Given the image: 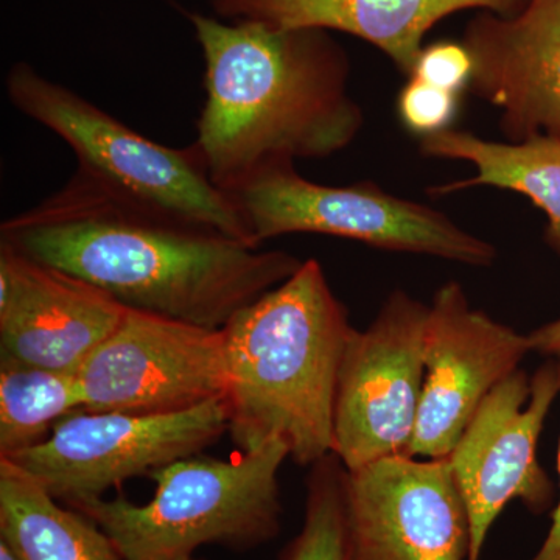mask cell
<instances>
[{"instance_id": "1", "label": "cell", "mask_w": 560, "mask_h": 560, "mask_svg": "<svg viewBox=\"0 0 560 560\" xmlns=\"http://www.w3.org/2000/svg\"><path fill=\"white\" fill-rule=\"evenodd\" d=\"M0 243L91 283L128 311L208 329H223L304 261L132 200L80 171L35 208L2 221Z\"/></svg>"}, {"instance_id": "2", "label": "cell", "mask_w": 560, "mask_h": 560, "mask_svg": "<svg viewBox=\"0 0 560 560\" xmlns=\"http://www.w3.org/2000/svg\"><path fill=\"white\" fill-rule=\"evenodd\" d=\"M189 20L205 58L194 145L221 190L268 165L331 156L360 135L348 54L330 32L198 13Z\"/></svg>"}, {"instance_id": "3", "label": "cell", "mask_w": 560, "mask_h": 560, "mask_svg": "<svg viewBox=\"0 0 560 560\" xmlns=\"http://www.w3.org/2000/svg\"><path fill=\"white\" fill-rule=\"evenodd\" d=\"M353 330L315 259L223 327L228 433L241 452L280 441L311 467L334 455L338 375Z\"/></svg>"}, {"instance_id": "4", "label": "cell", "mask_w": 560, "mask_h": 560, "mask_svg": "<svg viewBox=\"0 0 560 560\" xmlns=\"http://www.w3.org/2000/svg\"><path fill=\"white\" fill-rule=\"evenodd\" d=\"M289 458L280 441L234 459L187 456L151 471L156 490L147 503L119 495L73 510L90 515L124 560L186 559L205 545L249 551L282 529L279 471Z\"/></svg>"}, {"instance_id": "5", "label": "cell", "mask_w": 560, "mask_h": 560, "mask_svg": "<svg viewBox=\"0 0 560 560\" xmlns=\"http://www.w3.org/2000/svg\"><path fill=\"white\" fill-rule=\"evenodd\" d=\"M5 90L14 108L68 143L77 171L132 200L259 246L237 205L209 178L197 147L161 145L28 62L9 70Z\"/></svg>"}, {"instance_id": "6", "label": "cell", "mask_w": 560, "mask_h": 560, "mask_svg": "<svg viewBox=\"0 0 560 560\" xmlns=\"http://www.w3.org/2000/svg\"><path fill=\"white\" fill-rule=\"evenodd\" d=\"M228 195L259 246L280 235L319 234L469 267H492L497 260L492 243L464 231L444 212L388 194L372 180L326 186L302 178L294 162H279Z\"/></svg>"}, {"instance_id": "7", "label": "cell", "mask_w": 560, "mask_h": 560, "mask_svg": "<svg viewBox=\"0 0 560 560\" xmlns=\"http://www.w3.org/2000/svg\"><path fill=\"white\" fill-rule=\"evenodd\" d=\"M228 405L209 401L165 416L81 410L35 447L9 456L60 503L79 508L105 499L131 478L200 455L228 433Z\"/></svg>"}, {"instance_id": "8", "label": "cell", "mask_w": 560, "mask_h": 560, "mask_svg": "<svg viewBox=\"0 0 560 560\" xmlns=\"http://www.w3.org/2000/svg\"><path fill=\"white\" fill-rule=\"evenodd\" d=\"M429 305L396 290L364 330H353L335 397V452L348 470L407 455L422 399Z\"/></svg>"}, {"instance_id": "9", "label": "cell", "mask_w": 560, "mask_h": 560, "mask_svg": "<svg viewBox=\"0 0 560 560\" xmlns=\"http://www.w3.org/2000/svg\"><path fill=\"white\" fill-rule=\"evenodd\" d=\"M84 410L165 416L228 393L223 329L127 311L79 372Z\"/></svg>"}, {"instance_id": "10", "label": "cell", "mask_w": 560, "mask_h": 560, "mask_svg": "<svg viewBox=\"0 0 560 560\" xmlns=\"http://www.w3.org/2000/svg\"><path fill=\"white\" fill-rule=\"evenodd\" d=\"M559 393V363L544 364L530 381L515 371L486 397L447 456L469 517V560H481L490 528L512 500L533 514L550 510L555 488L537 460V442Z\"/></svg>"}, {"instance_id": "11", "label": "cell", "mask_w": 560, "mask_h": 560, "mask_svg": "<svg viewBox=\"0 0 560 560\" xmlns=\"http://www.w3.org/2000/svg\"><path fill=\"white\" fill-rule=\"evenodd\" d=\"M352 560H469L466 504L448 458L389 456L346 469Z\"/></svg>"}, {"instance_id": "12", "label": "cell", "mask_w": 560, "mask_h": 560, "mask_svg": "<svg viewBox=\"0 0 560 560\" xmlns=\"http://www.w3.org/2000/svg\"><path fill=\"white\" fill-rule=\"evenodd\" d=\"M528 352V335L471 307L459 282L444 283L429 305L425 377L408 456L447 458L486 397Z\"/></svg>"}, {"instance_id": "13", "label": "cell", "mask_w": 560, "mask_h": 560, "mask_svg": "<svg viewBox=\"0 0 560 560\" xmlns=\"http://www.w3.org/2000/svg\"><path fill=\"white\" fill-rule=\"evenodd\" d=\"M128 308L0 243V364L79 375Z\"/></svg>"}, {"instance_id": "14", "label": "cell", "mask_w": 560, "mask_h": 560, "mask_svg": "<svg viewBox=\"0 0 560 560\" xmlns=\"http://www.w3.org/2000/svg\"><path fill=\"white\" fill-rule=\"evenodd\" d=\"M469 90L501 110L508 142L560 139V0H529L514 16L481 11L467 24Z\"/></svg>"}, {"instance_id": "15", "label": "cell", "mask_w": 560, "mask_h": 560, "mask_svg": "<svg viewBox=\"0 0 560 560\" xmlns=\"http://www.w3.org/2000/svg\"><path fill=\"white\" fill-rule=\"evenodd\" d=\"M529 0H213L223 20L254 21L279 28L341 32L388 55L408 79L427 33L464 10L514 16Z\"/></svg>"}, {"instance_id": "16", "label": "cell", "mask_w": 560, "mask_h": 560, "mask_svg": "<svg viewBox=\"0 0 560 560\" xmlns=\"http://www.w3.org/2000/svg\"><path fill=\"white\" fill-rule=\"evenodd\" d=\"M419 150L425 156L470 162L475 167L469 179L430 187L431 197L480 186L518 191L548 217L545 241L560 256V139L534 136L522 142H497L469 131L442 130L420 138Z\"/></svg>"}, {"instance_id": "17", "label": "cell", "mask_w": 560, "mask_h": 560, "mask_svg": "<svg viewBox=\"0 0 560 560\" xmlns=\"http://www.w3.org/2000/svg\"><path fill=\"white\" fill-rule=\"evenodd\" d=\"M0 540L18 560H124L90 515L60 503L7 458H0Z\"/></svg>"}, {"instance_id": "18", "label": "cell", "mask_w": 560, "mask_h": 560, "mask_svg": "<svg viewBox=\"0 0 560 560\" xmlns=\"http://www.w3.org/2000/svg\"><path fill=\"white\" fill-rule=\"evenodd\" d=\"M81 410L79 375L0 364V458L35 447Z\"/></svg>"}, {"instance_id": "19", "label": "cell", "mask_w": 560, "mask_h": 560, "mask_svg": "<svg viewBox=\"0 0 560 560\" xmlns=\"http://www.w3.org/2000/svg\"><path fill=\"white\" fill-rule=\"evenodd\" d=\"M346 467L335 455L313 464L304 522L279 560H352L345 499Z\"/></svg>"}, {"instance_id": "20", "label": "cell", "mask_w": 560, "mask_h": 560, "mask_svg": "<svg viewBox=\"0 0 560 560\" xmlns=\"http://www.w3.org/2000/svg\"><path fill=\"white\" fill-rule=\"evenodd\" d=\"M459 94L410 77L400 91L397 109L408 130L420 138L448 130L458 110Z\"/></svg>"}, {"instance_id": "21", "label": "cell", "mask_w": 560, "mask_h": 560, "mask_svg": "<svg viewBox=\"0 0 560 560\" xmlns=\"http://www.w3.org/2000/svg\"><path fill=\"white\" fill-rule=\"evenodd\" d=\"M442 90H469L471 58L463 43H436L423 47L412 75Z\"/></svg>"}, {"instance_id": "22", "label": "cell", "mask_w": 560, "mask_h": 560, "mask_svg": "<svg viewBox=\"0 0 560 560\" xmlns=\"http://www.w3.org/2000/svg\"><path fill=\"white\" fill-rule=\"evenodd\" d=\"M530 352L544 355L559 357L560 359V318L545 324L528 334Z\"/></svg>"}, {"instance_id": "23", "label": "cell", "mask_w": 560, "mask_h": 560, "mask_svg": "<svg viewBox=\"0 0 560 560\" xmlns=\"http://www.w3.org/2000/svg\"><path fill=\"white\" fill-rule=\"evenodd\" d=\"M558 469L560 478V444L558 453ZM529 560H560V497L558 506L555 508V511H552L551 514L550 530H548L547 537H545L539 551H537L536 555H534V558H530Z\"/></svg>"}, {"instance_id": "24", "label": "cell", "mask_w": 560, "mask_h": 560, "mask_svg": "<svg viewBox=\"0 0 560 560\" xmlns=\"http://www.w3.org/2000/svg\"><path fill=\"white\" fill-rule=\"evenodd\" d=\"M0 560H18L14 558L13 552L7 547L5 541L0 540Z\"/></svg>"}, {"instance_id": "25", "label": "cell", "mask_w": 560, "mask_h": 560, "mask_svg": "<svg viewBox=\"0 0 560 560\" xmlns=\"http://www.w3.org/2000/svg\"><path fill=\"white\" fill-rule=\"evenodd\" d=\"M179 560H202V559H198V558H195V556H191V558L179 559Z\"/></svg>"}]
</instances>
